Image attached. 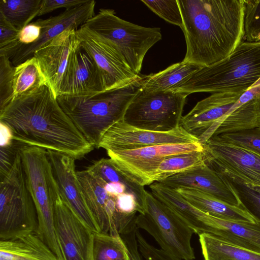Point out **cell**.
<instances>
[{
	"label": "cell",
	"mask_w": 260,
	"mask_h": 260,
	"mask_svg": "<svg viewBox=\"0 0 260 260\" xmlns=\"http://www.w3.org/2000/svg\"><path fill=\"white\" fill-rule=\"evenodd\" d=\"M152 11L166 21L183 27V19L177 0L141 1Z\"/></svg>",
	"instance_id": "34"
},
{
	"label": "cell",
	"mask_w": 260,
	"mask_h": 260,
	"mask_svg": "<svg viewBox=\"0 0 260 260\" xmlns=\"http://www.w3.org/2000/svg\"><path fill=\"white\" fill-rule=\"evenodd\" d=\"M142 86V75L114 89L83 95H58L57 101L85 139L94 148L106 132L122 120L126 110Z\"/></svg>",
	"instance_id": "3"
},
{
	"label": "cell",
	"mask_w": 260,
	"mask_h": 260,
	"mask_svg": "<svg viewBox=\"0 0 260 260\" xmlns=\"http://www.w3.org/2000/svg\"><path fill=\"white\" fill-rule=\"evenodd\" d=\"M38 226L36 209L18 152L10 170L0 179V240L36 233Z\"/></svg>",
	"instance_id": "8"
},
{
	"label": "cell",
	"mask_w": 260,
	"mask_h": 260,
	"mask_svg": "<svg viewBox=\"0 0 260 260\" xmlns=\"http://www.w3.org/2000/svg\"><path fill=\"white\" fill-rule=\"evenodd\" d=\"M95 1L88 2L78 6L66 9L59 14L46 19H38L41 27V35L34 43L21 46L10 60L15 67L32 57L36 50L62 33L73 27L77 30L90 18L95 15Z\"/></svg>",
	"instance_id": "18"
},
{
	"label": "cell",
	"mask_w": 260,
	"mask_h": 260,
	"mask_svg": "<svg viewBox=\"0 0 260 260\" xmlns=\"http://www.w3.org/2000/svg\"><path fill=\"white\" fill-rule=\"evenodd\" d=\"M200 68L183 61L174 63L157 73L142 75V87L150 91H171Z\"/></svg>",
	"instance_id": "26"
},
{
	"label": "cell",
	"mask_w": 260,
	"mask_h": 260,
	"mask_svg": "<svg viewBox=\"0 0 260 260\" xmlns=\"http://www.w3.org/2000/svg\"><path fill=\"white\" fill-rule=\"evenodd\" d=\"M20 30L0 14V50L13 48Z\"/></svg>",
	"instance_id": "39"
},
{
	"label": "cell",
	"mask_w": 260,
	"mask_h": 260,
	"mask_svg": "<svg viewBox=\"0 0 260 260\" xmlns=\"http://www.w3.org/2000/svg\"><path fill=\"white\" fill-rule=\"evenodd\" d=\"M244 37L247 42H260V0H244Z\"/></svg>",
	"instance_id": "36"
},
{
	"label": "cell",
	"mask_w": 260,
	"mask_h": 260,
	"mask_svg": "<svg viewBox=\"0 0 260 260\" xmlns=\"http://www.w3.org/2000/svg\"><path fill=\"white\" fill-rule=\"evenodd\" d=\"M205 162L234 175L245 183L260 187V155L214 137L203 145Z\"/></svg>",
	"instance_id": "14"
},
{
	"label": "cell",
	"mask_w": 260,
	"mask_h": 260,
	"mask_svg": "<svg viewBox=\"0 0 260 260\" xmlns=\"http://www.w3.org/2000/svg\"><path fill=\"white\" fill-rule=\"evenodd\" d=\"M146 198L145 213L136 216L138 229L148 233L168 254L183 260H194V251L191 244L194 234L192 229L151 192L146 190Z\"/></svg>",
	"instance_id": "9"
},
{
	"label": "cell",
	"mask_w": 260,
	"mask_h": 260,
	"mask_svg": "<svg viewBox=\"0 0 260 260\" xmlns=\"http://www.w3.org/2000/svg\"><path fill=\"white\" fill-rule=\"evenodd\" d=\"M186 52L182 61L200 67L229 56L244 37V0H177Z\"/></svg>",
	"instance_id": "2"
},
{
	"label": "cell",
	"mask_w": 260,
	"mask_h": 260,
	"mask_svg": "<svg viewBox=\"0 0 260 260\" xmlns=\"http://www.w3.org/2000/svg\"><path fill=\"white\" fill-rule=\"evenodd\" d=\"M244 92L213 93L199 101L185 115L180 126L203 145L213 135L223 118Z\"/></svg>",
	"instance_id": "16"
},
{
	"label": "cell",
	"mask_w": 260,
	"mask_h": 260,
	"mask_svg": "<svg viewBox=\"0 0 260 260\" xmlns=\"http://www.w3.org/2000/svg\"><path fill=\"white\" fill-rule=\"evenodd\" d=\"M260 98V78L239 98L226 115V117L237 108L249 101Z\"/></svg>",
	"instance_id": "43"
},
{
	"label": "cell",
	"mask_w": 260,
	"mask_h": 260,
	"mask_svg": "<svg viewBox=\"0 0 260 260\" xmlns=\"http://www.w3.org/2000/svg\"><path fill=\"white\" fill-rule=\"evenodd\" d=\"M43 0H1L0 14L19 30L38 16Z\"/></svg>",
	"instance_id": "29"
},
{
	"label": "cell",
	"mask_w": 260,
	"mask_h": 260,
	"mask_svg": "<svg viewBox=\"0 0 260 260\" xmlns=\"http://www.w3.org/2000/svg\"><path fill=\"white\" fill-rule=\"evenodd\" d=\"M21 143L13 140L10 143L1 146L0 151V179L10 170Z\"/></svg>",
	"instance_id": "38"
},
{
	"label": "cell",
	"mask_w": 260,
	"mask_h": 260,
	"mask_svg": "<svg viewBox=\"0 0 260 260\" xmlns=\"http://www.w3.org/2000/svg\"><path fill=\"white\" fill-rule=\"evenodd\" d=\"M84 25L107 39L137 75H140L147 51L161 39L160 28L131 23L117 16L111 9H100Z\"/></svg>",
	"instance_id": "7"
},
{
	"label": "cell",
	"mask_w": 260,
	"mask_h": 260,
	"mask_svg": "<svg viewBox=\"0 0 260 260\" xmlns=\"http://www.w3.org/2000/svg\"><path fill=\"white\" fill-rule=\"evenodd\" d=\"M152 194L180 216L198 235L206 233L209 215L188 202L177 190L160 182L149 185Z\"/></svg>",
	"instance_id": "23"
},
{
	"label": "cell",
	"mask_w": 260,
	"mask_h": 260,
	"mask_svg": "<svg viewBox=\"0 0 260 260\" xmlns=\"http://www.w3.org/2000/svg\"><path fill=\"white\" fill-rule=\"evenodd\" d=\"M76 173L87 206L100 233L121 236L136 226V218L140 209L134 198L108 191L103 180L88 169Z\"/></svg>",
	"instance_id": "6"
},
{
	"label": "cell",
	"mask_w": 260,
	"mask_h": 260,
	"mask_svg": "<svg viewBox=\"0 0 260 260\" xmlns=\"http://www.w3.org/2000/svg\"><path fill=\"white\" fill-rule=\"evenodd\" d=\"M0 146L6 145L13 141L12 133L8 126L0 122Z\"/></svg>",
	"instance_id": "44"
},
{
	"label": "cell",
	"mask_w": 260,
	"mask_h": 260,
	"mask_svg": "<svg viewBox=\"0 0 260 260\" xmlns=\"http://www.w3.org/2000/svg\"><path fill=\"white\" fill-rule=\"evenodd\" d=\"M197 142H199L197 138L187 132L181 126L168 132H155L134 127L122 120L115 123L106 132L99 148H102L107 152Z\"/></svg>",
	"instance_id": "13"
},
{
	"label": "cell",
	"mask_w": 260,
	"mask_h": 260,
	"mask_svg": "<svg viewBox=\"0 0 260 260\" xmlns=\"http://www.w3.org/2000/svg\"><path fill=\"white\" fill-rule=\"evenodd\" d=\"M214 137L222 142L243 147L260 155V126Z\"/></svg>",
	"instance_id": "33"
},
{
	"label": "cell",
	"mask_w": 260,
	"mask_h": 260,
	"mask_svg": "<svg viewBox=\"0 0 260 260\" xmlns=\"http://www.w3.org/2000/svg\"><path fill=\"white\" fill-rule=\"evenodd\" d=\"M175 189L190 204L212 216L237 221L253 223L257 221L242 206L232 205L197 189L186 187Z\"/></svg>",
	"instance_id": "22"
},
{
	"label": "cell",
	"mask_w": 260,
	"mask_h": 260,
	"mask_svg": "<svg viewBox=\"0 0 260 260\" xmlns=\"http://www.w3.org/2000/svg\"><path fill=\"white\" fill-rule=\"evenodd\" d=\"M204 260H260V253L226 242L208 233L199 235Z\"/></svg>",
	"instance_id": "25"
},
{
	"label": "cell",
	"mask_w": 260,
	"mask_h": 260,
	"mask_svg": "<svg viewBox=\"0 0 260 260\" xmlns=\"http://www.w3.org/2000/svg\"><path fill=\"white\" fill-rule=\"evenodd\" d=\"M260 78V42L242 41L226 58L201 67L171 91L244 92Z\"/></svg>",
	"instance_id": "4"
},
{
	"label": "cell",
	"mask_w": 260,
	"mask_h": 260,
	"mask_svg": "<svg viewBox=\"0 0 260 260\" xmlns=\"http://www.w3.org/2000/svg\"><path fill=\"white\" fill-rule=\"evenodd\" d=\"M26 185L38 216L36 234L60 260H64L56 234L54 207L60 197L47 150L21 144L19 148Z\"/></svg>",
	"instance_id": "5"
},
{
	"label": "cell",
	"mask_w": 260,
	"mask_h": 260,
	"mask_svg": "<svg viewBox=\"0 0 260 260\" xmlns=\"http://www.w3.org/2000/svg\"><path fill=\"white\" fill-rule=\"evenodd\" d=\"M234 191L241 206L260 222V187L253 186L237 176L217 168H212Z\"/></svg>",
	"instance_id": "30"
},
{
	"label": "cell",
	"mask_w": 260,
	"mask_h": 260,
	"mask_svg": "<svg viewBox=\"0 0 260 260\" xmlns=\"http://www.w3.org/2000/svg\"><path fill=\"white\" fill-rule=\"evenodd\" d=\"M0 122L9 127L18 142L59 152L75 159L94 148L61 109L48 83L13 99L0 110Z\"/></svg>",
	"instance_id": "1"
},
{
	"label": "cell",
	"mask_w": 260,
	"mask_h": 260,
	"mask_svg": "<svg viewBox=\"0 0 260 260\" xmlns=\"http://www.w3.org/2000/svg\"><path fill=\"white\" fill-rule=\"evenodd\" d=\"M104 91L102 78L92 58L80 46L71 54L58 95H83Z\"/></svg>",
	"instance_id": "20"
},
{
	"label": "cell",
	"mask_w": 260,
	"mask_h": 260,
	"mask_svg": "<svg viewBox=\"0 0 260 260\" xmlns=\"http://www.w3.org/2000/svg\"><path fill=\"white\" fill-rule=\"evenodd\" d=\"M54 221L64 260H93L94 233L79 220L61 197L55 203Z\"/></svg>",
	"instance_id": "15"
},
{
	"label": "cell",
	"mask_w": 260,
	"mask_h": 260,
	"mask_svg": "<svg viewBox=\"0 0 260 260\" xmlns=\"http://www.w3.org/2000/svg\"><path fill=\"white\" fill-rule=\"evenodd\" d=\"M187 94L142 87L129 104L123 121L134 127L168 132L180 126Z\"/></svg>",
	"instance_id": "10"
},
{
	"label": "cell",
	"mask_w": 260,
	"mask_h": 260,
	"mask_svg": "<svg viewBox=\"0 0 260 260\" xmlns=\"http://www.w3.org/2000/svg\"><path fill=\"white\" fill-rule=\"evenodd\" d=\"M160 183L174 189L186 187L197 189L234 206H241L234 191L217 172L205 162L171 176Z\"/></svg>",
	"instance_id": "21"
},
{
	"label": "cell",
	"mask_w": 260,
	"mask_h": 260,
	"mask_svg": "<svg viewBox=\"0 0 260 260\" xmlns=\"http://www.w3.org/2000/svg\"><path fill=\"white\" fill-rule=\"evenodd\" d=\"M260 126V98L243 104L227 116L212 137L237 133Z\"/></svg>",
	"instance_id": "27"
},
{
	"label": "cell",
	"mask_w": 260,
	"mask_h": 260,
	"mask_svg": "<svg viewBox=\"0 0 260 260\" xmlns=\"http://www.w3.org/2000/svg\"><path fill=\"white\" fill-rule=\"evenodd\" d=\"M47 152L62 200L89 230L100 233L84 199L75 171V159L59 152L50 150Z\"/></svg>",
	"instance_id": "17"
},
{
	"label": "cell",
	"mask_w": 260,
	"mask_h": 260,
	"mask_svg": "<svg viewBox=\"0 0 260 260\" xmlns=\"http://www.w3.org/2000/svg\"><path fill=\"white\" fill-rule=\"evenodd\" d=\"M0 260H60L36 234L0 240Z\"/></svg>",
	"instance_id": "24"
},
{
	"label": "cell",
	"mask_w": 260,
	"mask_h": 260,
	"mask_svg": "<svg viewBox=\"0 0 260 260\" xmlns=\"http://www.w3.org/2000/svg\"><path fill=\"white\" fill-rule=\"evenodd\" d=\"M80 46L76 29H67L35 51L34 56L55 97L58 96L64 72L71 54Z\"/></svg>",
	"instance_id": "19"
},
{
	"label": "cell",
	"mask_w": 260,
	"mask_h": 260,
	"mask_svg": "<svg viewBox=\"0 0 260 260\" xmlns=\"http://www.w3.org/2000/svg\"><path fill=\"white\" fill-rule=\"evenodd\" d=\"M196 151H204V146L199 142L154 145L136 149L110 151L107 153L120 171L134 182L144 186L154 183L155 172L165 158Z\"/></svg>",
	"instance_id": "11"
},
{
	"label": "cell",
	"mask_w": 260,
	"mask_h": 260,
	"mask_svg": "<svg viewBox=\"0 0 260 260\" xmlns=\"http://www.w3.org/2000/svg\"><path fill=\"white\" fill-rule=\"evenodd\" d=\"M41 32V27L37 21L25 26L19 33L17 51L21 46L29 45L37 41L40 37Z\"/></svg>",
	"instance_id": "40"
},
{
	"label": "cell",
	"mask_w": 260,
	"mask_h": 260,
	"mask_svg": "<svg viewBox=\"0 0 260 260\" xmlns=\"http://www.w3.org/2000/svg\"><path fill=\"white\" fill-rule=\"evenodd\" d=\"M89 0H43L38 16L51 12L59 8L70 9L84 4Z\"/></svg>",
	"instance_id": "41"
},
{
	"label": "cell",
	"mask_w": 260,
	"mask_h": 260,
	"mask_svg": "<svg viewBox=\"0 0 260 260\" xmlns=\"http://www.w3.org/2000/svg\"><path fill=\"white\" fill-rule=\"evenodd\" d=\"M93 260H130L120 236L94 233Z\"/></svg>",
	"instance_id": "32"
},
{
	"label": "cell",
	"mask_w": 260,
	"mask_h": 260,
	"mask_svg": "<svg viewBox=\"0 0 260 260\" xmlns=\"http://www.w3.org/2000/svg\"><path fill=\"white\" fill-rule=\"evenodd\" d=\"M137 229L136 226L130 232L120 236L126 246L130 260H143L139 251L136 237Z\"/></svg>",
	"instance_id": "42"
},
{
	"label": "cell",
	"mask_w": 260,
	"mask_h": 260,
	"mask_svg": "<svg viewBox=\"0 0 260 260\" xmlns=\"http://www.w3.org/2000/svg\"><path fill=\"white\" fill-rule=\"evenodd\" d=\"M47 83V79L38 60L32 57L15 67L13 99L29 93Z\"/></svg>",
	"instance_id": "28"
},
{
	"label": "cell",
	"mask_w": 260,
	"mask_h": 260,
	"mask_svg": "<svg viewBox=\"0 0 260 260\" xmlns=\"http://www.w3.org/2000/svg\"><path fill=\"white\" fill-rule=\"evenodd\" d=\"M80 47L93 59L108 90L126 85L140 77L125 63L110 43L85 25L76 30Z\"/></svg>",
	"instance_id": "12"
},
{
	"label": "cell",
	"mask_w": 260,
	"mask_h": 260,
	"mask_svg": "<svg viewBox=\"0 0 260 260\" xmlns=\"http://www.w3.org/2000/svg\"><path fill=\"white\" fill-rule=\"evenodd\" d=\"M136 237L139 251L145 260H183L149 243L138 229L136 231Z\"/></svg>",
	"instance_id": "37"
},
{
	"label": "cell",
	"mask_w": 260,
	"mask_h": 260,
	"mask_svg": "<svg viewBox=\"0 0 260 260\" xmlns=\"http://www.w3.org/2000/svg\"><path fill=\"white\" fill-rule=\"evenodd\" d=\"M205 163L204 151L171 155L159 165L153 177L154 182L165 179Z\"/></svg>",
	"instance_id": "31"
},
{
	"label": "cell",
	"mask_w": 260,
	"mask_h": 260,
	"mask_svg": "<svg viewBox=\"0 0 260 260\" xmlns=\"http://www.w3.org/2000/svg\"><path fill=\"white\" fill-rule=\"evenodd\" d=\"M15 66L6 55H0V110L13 99Z\"/></svg>",
	"instance_id": "35"
}]
</instances>
